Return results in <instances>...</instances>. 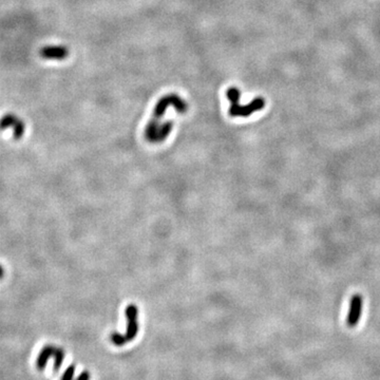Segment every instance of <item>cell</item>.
Returning a JSON list of instances; mask_svg holds the SVG:
<instances>
[{
	"label": "cell",
	"mask_w": 380,
	"mask_h": 380,
	"mask_svg": "<svg viewBox=\"0 0 380 380\" xmlns=\"http://www.w3.org/2000/svg\"><path fill=\"white\" fill-rule=\"evenodd\" d=\"M169 106H174L176 109V111L180 113H184L188 109L187 104L176 94H169V95H166V96H164L163 98H160L158 100V102L156 104L154 112V116H152V120L147 125L146 131H145L146 138L149 142L152 140V138L154 136V133L160 126L158 125V120L164 116L165 112H166V109Z\"/></svg>",
	"instance_id": "1"
},
{
	"label": "cell",
	"mask_w": 380,
	"mask_h": 380,
	"mask_svg": "<svg viewBox=\"0 0 380 380\" xmlns=\"http://www.w3.org/2000/svg\"><path fill=\"white\" fill-rule=\"evenodd\" d=\"M226 96L232 102V106L230 108V116H250L254 112L260 111L265 107V100L262 98H254L248 104H246V106H240V90L234 87L226 91Z\"/></svg>",
	"instance_id": "2"
},
{
	"label": "cell",
	"mask_w": 380,
	"mask_h": 380,
	"mask_svg": "<svg viewBox=\"0 0 380 380\" xmlns=\"http://www.w3.org/2000/svg\"><path fill=\"white\" fill-rule=\"evenodd\" d=\"M11 128L13 130V138L15 140H20L26 131L24 122L14 114H6L0 118V130H6Z\"/></svg>",
	"instance_id": "3"
},
{
	"label": "cell",
	"mask_w": 380,
	"mask_h": 380,
	"mask_svg": "<svg viewBox=\"0 0 380 380\" xmlns=\"http://www.w3.org/2000/svg\"><path fill=\"white\" fill-rule=\"evenodd\" d=\"M364 299L360 294H355L350 299L348 314L346 317V324L348 328H355L359 323L361 312H362Z\"/></svg>",
	"instance_id": "4"
},
{
	"label": "cell",
	"mask_w": 380,
	"mask_h": 380,
	"mask_svg": "<svg viewBox=\"0 0 380 380\" xmlns=\"http://www.w3.org/2000/svg\"><path fill=\"white\" fill-rule=\"evenodd\" d=\"M138 310L136 306H129L126 308V317L128 320V326H127L125 338L127 342H130L134 339L138 332Z\"/></svg>",
	"instance_id": "5"
},
{
	"label": "cell",
	"mask_w": 380,
	"mask_h": 380,
	"mask_svg": "<svg viewBox=\"0 0 380 380\" xmlns=\"http://www.w3.org/2000/svg\"><path fill=\"white\" fill-rule=\"evenodd\" d=\"M40 56L49 60H64L69 56V50L64 46H46L40 49Z\"/></svg>",
	"instance_id": "6"
},
{
	"label": "cell",
	"mask_w": 380,
	"mask_h": 380,
	"mask_svg": "<svg viewBox=\"0 0 380 380\" xmlns=\"http://www.w3.org/2000/svg\"><path fill=\"white\" fill-rule=\"evenodd\" d=\"M55 348H56L53 344H46L40 350V354H38L37 359H36V368L38 370L42 372V370L46 368L48 361H49V359L54 355Z\"/></svg>",
	"instance_id": "7"
},
{
	"label": "cell",
	"mask_w": 380,
	"mask_h": 380,
	"mask_svg": "<svg viewBox=\"0 0 380 380\" xmlns=\"http://www.w3.org/2000/svg\"><path fill=\"white\" fill-rule=\"evenodd\" d=\"M54 364H53V370L54 373H57L60 370L64 359V350L62 348H56L54 352Z\"/></svg>",
	"instance_id": "8"
},
{
	"label": "cell",
	"mask_w": 380,
	"mask_h": 380,
	"mask_svg": "<svg viewBox=\"0 0 380 380\" xmlns=\"http://www.w3.org/2000/svg\"><path fill=\"white\" fill-rule=\"evenodd\" d=\"M111 340L116 346H122L124 344H127V340H126L125 336L118 334V332H113V334L111 335Z\"/></svg>",
	"instance_id": "9"
},
{
	"label": "cell",
	"mask_w": 380,
	"mask_h": 380,
	"mask_svg": "<svg viewBox=\"0 0 380 380\" xmlns=\"http://www.w3.org/2000/svg\"><path fill=\"white\" fill-rule=\"evenodd\" d=\"M74 374H75V366L71 364V366H69L68 368H66V370L64 372L60 380H73Z\"/></svg>",
	"instance_id": "10"
},
{
	"label": "cell",
	"mask_w": 380,
	"mask_h": 380,
	"mask_svg": "<svg viewBox=\"0 0 380 380\" xmlns=\"http://www.w3.org/2000/svg\"><path fill=\"white\" fill-rule=\"evenodd\" d=\"M76 380H90V373L87 370H84L78 375V377L76 378Z\"/></svg>",
	"instance_id": "11"
},
{
	"label": "cell",
	"mask_w": 380,
	"mask_h": 380,
	"mask_svg": "<svg viewBox=\"0 0 380 380\" xmlns=\"http://www.w3.org/2000/svg\"><path fill=\"white\" fill-rule=\"evenodd\" d=\"M4 277V270L2 265H0V280Z\"/></svg>",
	"instance_id": "12"
}]
</instances>
